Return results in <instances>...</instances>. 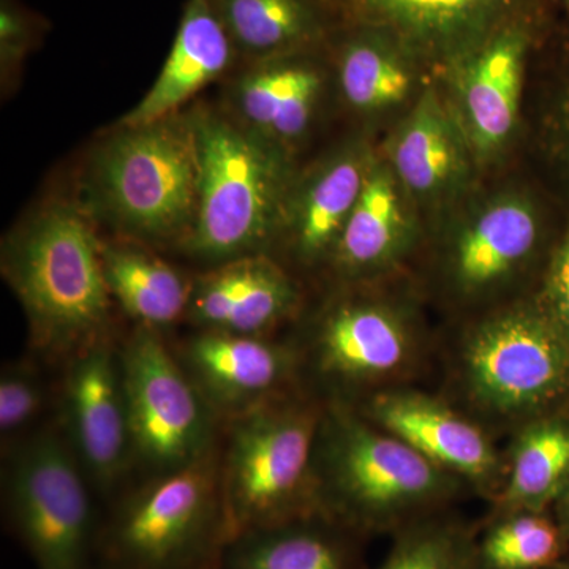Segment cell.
<instances>
[{
    "label": "cell",
    "instance_id": "obj_1",
    "mask_svg": "<svg viewBox=\"0 0 569 569\" xmlns=\"http://www.w3.org/2000/svg\"><path fill=\"white\" fill-rule=\"evenodd\" d=\"M437 391L496 438L569 410V340L531 298L463 321L438 343Z\"/></svg>",
    "mask_w": 569,
    "mask_h": 569
},
{
    "label": "cell",
    "instance_id": "obj_2",
    "mask_svg": "<svg viewBox=\"0 0 569 569\" xmlns=\"http://www.w3.org/2000/svg\"><path fill=\"white\" fill-rule=\"evenodd\" d=\"M318 509L367 539L455 509L473 496L353 407L325 402L316 443Z\"/></svg>",
    "mask_w": 569,
    "mask_h": 569
},
{
    "label": "cell",
    "instance_id": "obj_3",
    "mask_svg": "<svg viewBox=\"0 0 569 569\" xmlns=\"http://www.w3.org/2000/svg\"><path fill=\"white\" fill-rule=\"evenodd\" d=\"M2 272L28 318L36 355L63 366L111 340L102 242L77 209H47L7 242Z\"/></svg>",
    "mask_w": 569,
    "mask_h": 569
},
{
    "label": "cell",
    "instance_id": "obj_4",
    "mask_svg": "<svg viewBox=\"0 0 569 569\" xmlns=\"http://www.w3.org/2000/svg\"><path fill=\"white\" fill-rule=\"evenodd\" d=\"M306 391L355 406L377 392L421 385L437 369L433 340L411 307L366 295L332 299L293 337Z\"/></svg>",
    "mask_w": 569,
    "mask_h": 569
},
{
    "label": "cell",
    "instance_id": "obj_5",
    "mask_svg": "<svg viewBox=\"0 0 569 569\" xmlns=\"http://www.w3.org/2000/svg\"><path fill=\"white\" fill-rule=\"evenodd\" d=\"M323 410V400L301 389L222 426L220 489L230 541L320 512L316 443Z\"/></svg>",
    "mask_w": 569,
    "mask_h": 569
},
{
    "label": "cell",
    "instance_id": "obj_6",
    "mask_svg": "<svg viewBox=\"0 0 569 569\" xmlns=\"http://www.w3.org/2000/svg\"><path fill=\"white\" fill-rule=\"evenodd\" d=\"M220 441L189 466L153 475L103 519V569H219L227 548Z\"/></svg>",
    "mask_w": 569,
    "mask_h": 569
},
{
    "label": "cell",
    "instance_id": "obj_7",
    "mask_svg": "<svg viewBox=\"0 0 569 569\" xmlns=\"http://www.w3.org/2000/svg\"><path fill=\"white\" fill-rule=\"evenodd\" d=\"M96 182L104 208L127 233L183 244L200 193L193 119L170 116L149 126L123 127L100 151Z\"/></svg>",
    "mask_w": 569,
    "mask_h": 569
},
{
    "label": "cell",
    "instance_id": "obj_8",
    "mask_svg": "<svg viewBox=\"0 0 569 569\" xmlns=\"http://www.w3.org/2000/svg\"><path fill=\"white\" fill-rule=\"evenodd\" d=\"M200 151L197 217L183 246L220 264L261 253L279 208V160L268 142L213 114L193 118Z\"/></svg>",
    "mask_w": 569,
    "mask_h": 569
},
{
    "label": "cell",
    "instance_id": "obj_9",
    "mask_svg": "<svg viewBox=\"0 0 569 569\" xmlns=\"http://www.w3.org/2000/svg\"><path fill=\"white\" fill-rule=\"evenodd\" d=\"M6 458L7 520L36 568L99 569L103 519L61 427L37 430Z\"/></svg>",
    "mask_w": 569,
    "mask_h": 569
},
{
    "label": "cell",
    "instance_id": "obj_10",
    "mask_svg": "<svg viewBox=\"0 0 569 569\" xmlns=\"http://www.w3.org/2000/svg\"><path fill=\"white\" fill-rule=\"evenodd\" d=\"M134 463L149 475L189 466L220 441L219 419L163 335L137 326L119 343Z\"/></svg>",
    "mask_w": 569,
    "mask_h": 569
},
{
    "label": "cell",
    "instance_id": "obj_11",
    "mask_svg": "<svg viewBox=\"0 0 569 569\" xmlns=\"http://www.w3.org/2000/svg\"><path fill=\"white\" fill-rule=\"evenodd\" d=\"M350 407L433 466L462 479L473 497L488 505L496 500L505 479L503 448L437 389L421 385L388 389Z\"/></svg>",
    "mask_w": 569,
    "mask_h": 569
},
{
    "label": "cell",
    "instance_id": "obj_12",
    "mask_svg": "<svg viewBox=\"0 0 569 569\" xmlns=\"http://www.w3.org/2000/svg\"><path fill=\"white\" fill-rule=\"evenodd\" d=\"M62 367L59 427L92 488L111 493L134 463L119 343L104 340Z\"/></svg>",
    "mask_w": 569,
    "mask_h": 569
},
{
    "label": "cell",
    "instance_id": "obj_13",
    "mask_svg": "<svg viewBox=\"0 0 569 569\" xmlns=\"http://www.w3.org/2000/svg\"><path fill=\"white\" fill-rule=\"evenodd\" d=\"M550 253L535 209L523 201L500 203L468 224L449 247L445 282L460 306L475 309L471 318L485 316L511 306L507 296L533 272L541 280Z\"/></svg>",
    "mask_w": 569,
    "mask_h": 569
},
{
    "label": "cell",
    "instance_id": "obj_14",
    "mask_svg": "<svg viewBox=\"0 0 569 569\" xmlns=\"http://www.w3.org/2000/svg\"><path fill=\"white\" fill-rule=\"evenodd\" d=\"M174 355L222 426L306 389L301 358L291 339L198 329L174 348Z\"/></svg>",
    "mask_w": 569,
    "mask_h": 569
},
{
    "label": "cell",
    "instance_id": "obj_15",
    "mask_svg": "<svg viewBox=\"0 0 569 569\" xmlns=\"http://www.w3.org/2000/svg\"><path fill=\"white\" fill-rule=\"evenodd\" d=\"M299 307L301 293L290 274L268 254L254 253L194 279L187 317L203 331L272 337Z\"/></svg>",
    "mask_w": 569,
    "mask_h": 569
},
{
    "label": "cell",
    "instance_id": "obj_16",
    "mask_svg": "<svg viewBox=\"0 0 569 569\" xmlns=\"http://www.w3.org/2000/svg\"><path fill=\"white\" fill-rule=\"evenodd\" d=\"M233 51L212 0H189L159 78L123 118L122 127L149 126L174 116L190 97L227 70Z\"/></svg>",
    "mask_w": 569,
    "mask_h": 569
},
{
    "label": "cell",
    "instance_id": "obj_17",
    "mask_svg": "<svg viewBox=\"0 0 569 569\" xmlns=\"http://www.w3.org/2000/svg\"><path fill=\"white\" fill-rule=\"evenodd\" d=\"M367 538L323 512L238 535L219 569H369Z\"/></svg>",
    "mask_w": 569,
    "mask_h": 569
},
{
    "label": "cell",
    "instance_id": "obj_18",
    "mask_svg": "<svg viewBox=\"0 0 569 569\" xmlns=\"http://www.w3.org/2000/svg\"><path fill=\"white\" fill-rule=\"evenodd\" d=\"M505 479L490 511H548L569 490V410L520 427L507 438Z\"/></svg>",
    "mask_w": 569,
    "mask_h": 569
},
{
    "label": "cell",
    "instance_id": "obj_19",
    "mask_svg": "<svg viewBox=\"0 0 569 569\" xmlns=\"http://www.w3.org/2000/svg\"><path fill=\"white\" fill-rule=\"evenodd\" d=\"M102 264L112 301L137 326L163 335L189 313L193 280L146 247L133 242L102 244Z\"/></svg>",
    "mask_w": 569,
    "mask_h": 569
},
{
    "label": "cell",
    "instance_id": "obj_20",
    "mask_svg": "<svg viewBox=\"0 0 569 569\" xmlns=\"http://www.w3.org/2000/svg\"><path fill=\"white\" fill-rule=\"evenodd\" d=\"M406 246L395 186L383 171H373L343 228L332 266L346 282H362L391 271Z\"/></svg>",
    "mask_w": 569,
    "mask_h": 569
},
{
    "label": "cell",
    "instance_id": "obj_21",
    "mask_svg": "<svg viewBox=\"0 0 569 569\" xmlns=\"http://www.w3.org/2000/svg\"><path fill=\"white\" fill-rule=\"evenodd\" d=\"M523 51V37L507 33L479 54L468 74V118L482 148H496L507 140L515 126L522 86Z\"/></svg>",
    "mask_w": 569,
    "mask_h": 569
},
{
    "label": "cell",
    "instance_id": "obj_22",
    "mask_svg": "<svg viewBox=\"0 0 569 569\" xmlns=\"http://www.w3.org/2000/svg\"><path fill=\"white\" fill-rule=\"evenodd\" d=\"M569 556L552 509L488 511L477 530V569H550Z\"/></svg>",
    "mask_w": 569,
    "mask_h": 569
},
{
    "label": "cell",
    "instance_id": "obj_23",
    "mask_svg": "<svg viewBox=\"0 0 569 569\" xmlns=\"http://www.w3.org/2000/svg\"><path fill=\"white\" fill-rule=\"evenodd\" d=\"M320 84L309 67L268 63L239 82L238 107L258 134L291 140L305 132Z\"/></svg>",
    "mask_w": 569,
    "mask_h": 569
},
{
    "label": "cell",
    "instance_id": "obj_24",
    "mask_svg": "<svg viewBox=\"0 0 569 569\" xmlns=\"http://www.w3.org/2000/svg\"><path fill=\"white\" fill-rule=\"evenodd\" d=\"M366 179L362 163L355 157H346L326 168L307 189L295 222L299 260L307 266L332 260Z\"/></svg>",
    "mask_w": 569,
    "mask_h": 569
},
{
    "label": "cell",
    "instance_id": "obj_25",
    "mask_svg": "<svg viewBox=\"0 0 569 569\" xmlns=\"http://www.w3.org/2000/svg\"><path fill=\"white\" fill-rule=\"evenodd\" d=\"M234 50L247 56L276 54L316 32L312 10L302 0H212Z\"/></svg>",
    "mask_w": 569,
    "mask_h": 569
},
{
    "label": "cell",
    "instance_id": "obj_26",
    "mask_svg": "<svg viewBox=\"0 0 569 569\" xmlns=\"http://www.w3.org/2000/svg\"><path fill=\"white\" fill-rule=\"evenodd\" d=\"M477 530L456 509L429 516L392 535L376 569H477Z\"/></svg>",
    "mask_w": 569,
    "mask_h": 569
},
{
    "label": "cell",
    "instance_id": "obj_27",
    "mask_svg": "<svg viewBox=\"0 0 569 569\" xmlns=\"http://www.w3.org/2000/svg\"><path fill=\"white\" fill-rule=\"evenodd\" d=\"M395 159L400 178L411 190L429 192L447 181L458 152L440 116L422 108L397 142Z\"/></svg>",
    "mask_w": 569,
    "mask_h": 569
},
{
    "label": "cell",
    "instance_id": "obj_28",
    "mask_svg": "<svg viewBox=\"0 0 569 569\" xmlns=\"http://www.w3.org/2000/svg\"><path fill=\"white\" fill-rule=\"evenodd\" d=\"M51 391L39 366L24 358L3 366L0 376V441L3 456L36 433Z\"/></svg>",
    "mask_w": 569,
    "mask_h": 569
},
{
    "label": "cell",
    "instance_id": "obj_29",
    "mask_svg": "<svg viewBox=\"0 0 569 569\" xmlns=\"http://www.w3.org/2000/svg\"><path fill=\"white\" fill-rule=\"evenodd\" d=\"M340 80L348 102L365 110L402 102L410 89L407 71L387 52L366 41L348 47Z\"/></svg>",
    "mask_w": 569,
    "mask_h": 569
},
{
    "label": "cell",
    "instance_id": "obj_30",
    "mask_svg": "<svg viewBox=\"0 0 569 569\" xmlns=\"http://www.w3.org/2000/svg\"><path fill=\"white\" fill-rule=\"evenodd\" d=\"M369 9L381 11L418 28L441 29L477 17L496 0H359Z\"/></svg>",
    "mask_w": 569,
    "mask_h": 569
},
{
    "label": "cell",
    "instance_id": "obj_31",
    "mask_svg": "<svg viewBox=\"0 0 569 569\" xmlns=\"http://www.w3.org/2000/svg\"><path fill=\"white\" fill-rule=\"evenodd\" d=\"M533 299L569 340V220L550 253Z\"/></svg>",
    "mask_w": 569,
    "mask_h": 569
},
{
    "label": "cell",
    "instance_id": "obj_32",
    "mask_svg": "<svg viewBox=\"0 0 569 569\" xmlns=\"http://www.w3.org/2000/svg\"><path fill=\"white\" fill-rule=\"evenodd\" d=\"M0 37H2L3 62L20 58L31 39L28 20L22 17L20 10L13 9L6 2L2 3V13H0Z\"/></svg>",
    "mask_w": 569,
    "mask_h": 569
},
{
    "label": "cell",
    "instance_id": "obj_33",
    "mask_svg": "<svg viewBox=\"0 0 569 569\" xmlns=\"http://www.w3.org/2000/svg\"><path fill=\"white\" fill-rule=\"evenodd\" d=\"M557 93V114L553 119V132L557 137V159H559L565 182L569 187V70Z\"/></svg>",
    "mask_w": 569,
    "mask_h": 569
},
{
    "label": "cell",
    "instance_id": "obj_34",
    "mask_svg": "<svg viewBox=\"0 0 569 569\" xmlns=\"http://www.w3.org/2000/svg\"><path fill=\"white\" fill-rule=\"evenodd\" d=\"M553 516L559 520L561 530L565 531L569 539V490L563 497L557 501L556 507L552 508Z\"/></svg>",
    "mask_w": 569,
    "mask_h": 569
},
{
    "label": "cell",
    "instance_id": "obj_35",
    "mask_svg": "<svg viewBox=\"0 0 569 569\" xmlns=\"http://www.w3.org/2000/svg\"><path fill=\"white\" fill-rule=\"evenodd\" d=\"M550 569H569V556L565 557V559L561 560L560 563H557L556 567Z\"/></svg>",
    "mask_w": 569,
    "mask_h": 569
},
{
    "label": "cell",
    "instance_id": "obj_36",
    "mask_svg": "<svg viewBox=\"0 0 569 569\" xmlns=\"http://www.w3.org/2000/svg\"><path fill=\"white\" fill-rule=\"evenodd\" d=\"M561 3L569 10V0H561Z\"/></svg>",
    "mask_w": 569,
    "mask_h": 569
},
{
    "label": "cell",
    "instance_id": "obj_37",
    "mask_svg": "<svg viewBox=\"0 0 569 569\" xmlns=\"http://www.w3.org/2000/svg\"><path fill=\"white\" fill-rule=\"evenodd\" d=\"M99 569H103V568H100V567H99Z\"/></svg>",
    "mask_w": 569,
    "mask_h": 569
}]
</instances>
